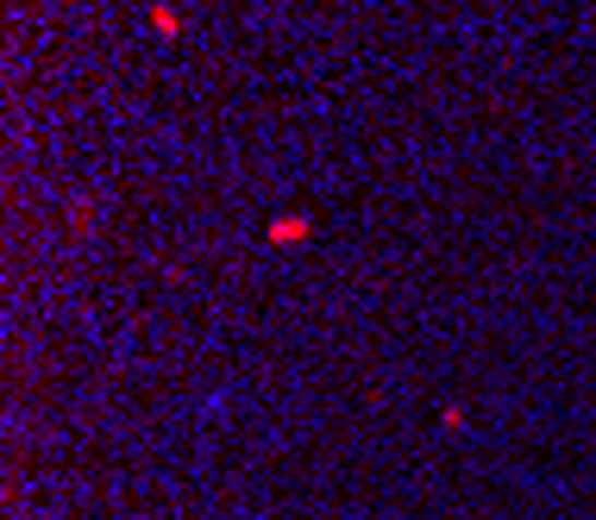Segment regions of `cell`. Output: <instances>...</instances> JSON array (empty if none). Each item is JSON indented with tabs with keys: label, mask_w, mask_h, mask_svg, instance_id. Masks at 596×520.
<instances>
[{
	"label": "cell",
	"mask_w": 596,
	"mask_h": 520,
	"mask_svg": "<svg viewBox=\"0 0 596 520\" xmlns=\"http://www.w3.org/2000/svg\"><path fill=\"white\" fill-rule=\"evenodd\" d=\"M145 20H151V32H157V38H182V25H189V20H182V13L170 7V0H151Z\"/></svg>",
	"instance_id": "obj_2"
},
{
	"label": "cell",
	"mask_w": 596,
	"mask_h": 520,
	"mask_svg": "<svg viewBox=\"0 0 596 520\" xmlns=\"http://www.w3.org/2000/svg\"><path fill=\"white\" fill-rule=\"evenodd\" d=\"M314 239V214H276L264 226V245H308Z\"/></svg>",
	"instance_id": "obj_1"
}]
</instances>
